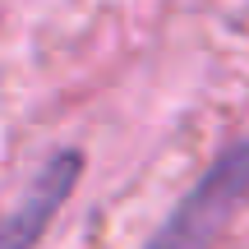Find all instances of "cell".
Wrapping results in <instances>:
<instances>
[{
	"label": "cell",
	"mask_w": 249,
	"mask_h": 249,
	"mask_svg": "<svg viewBox=\"0 0 249 249\" xmlns=\"http://www.w3.org/2000/svg\"><path fill=\"white\" fill-rule=\"evenodd\" d=\"M245 203H249V139L217 152L213 166L180 194V203L148 235L143 249H208L235 222Z\"/></svg>",
	"instance_id": "6da1fadb"
},
{
	"label": "cell",
	"mask_w": 249,
	"mask_h": 249,
	"mask_svg": "<svg viewBox=\"0 0 249 249\" xmlns=\"http://www.w3.org/2000/svg\"><path fill=\"white\" fill-rule=\"evenodd\" d=\"M79 180H83V152L79 148L51 152L28 180V189L18 194V203L0 217V249H37L46 226L60 217V208L79 189Z\"/></svg>",
	"instance_id": "7a4b0ae2"
}]
</instances>
